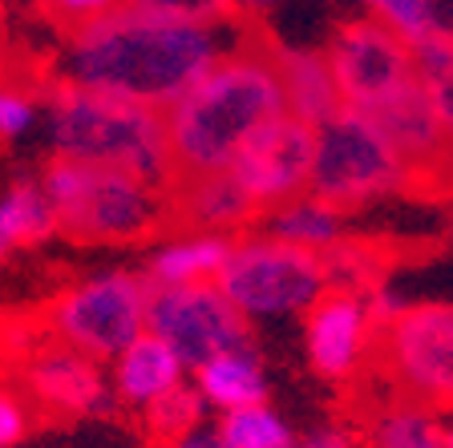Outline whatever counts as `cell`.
I'll return each instance as SVG.
<instances>
[{"label": "cell", "instance_id": "cell-10", "mask_svg": "<svg viewBox=\"0 0 453 448\" xmlns=\"http://www.w3.org/2000/svg\"><path fill=\"white\" fill-rule=\"evenodd\" d=\"M146 331L170 344L187 372L235 347H251V319L226 299L219 283H190V287H154Z\"/></svg>", "mask_w": 453, "mask_h": 448}, {"label": "cell", "instance_id": "cell-7", "mask_svg": "<svg viewBox=\"0 0 453 448\" xmlns=\"http://www.w3.org/2000/svg\"><path fill=\"white\" fill-rule=\"evenodd\" d=\"M150 295L154 283L146 279V271H126V267L94 271L49 303L41 327L57 344L113 364L134 339L146 336Z\"/></svg>", "mask_w": 453, "mask_h": 448}, {"label": "cell", "instance_id": "cell-25", "mask_svg": "<svg viewBox=\"0 0 453 448\" xmlns=\"http://www.w3.org/2000/svg\"><path fill=\"white\" fill-rule=\"evenodd\" d=\"M138 9L162 12L174 20H198V25H235V0H130Z\"/></svg>", "mask_w": 453, "mask_h": 448}, {"label": "cell", "instance_id": "cell-4", "mask_svg": "<svg viewBox=\"0 0 453 448\" xmlns=\"http://www.w3.org/2000/svg\"><path fill=\"white\" fill-rule=\"evenodd\" d=\"M41 186L53 202L57 234L73 243L122 247L170 226L166 190L122 170L49 158L41 170Z\"/></svg>", "mask_w": 453, "mask_h": 448}, {"label": "cell", "instance_id": "cell-3", "mask_svg": "<svg viewBox=\"0 0 453 448\" xmlns=\"http://www.w3.org/2000/svg\"><path fill=\"white\" fill-rule=\"evenodd\" d=\"M41 110H45L41 138H45L49 158L122 170L170 190L174 162H170L166 113L94 94V89H77L65 81L49 85Z\"/></svg>", "mask_w": 453, "mask_h": 448}, {"label": "cell", "instance_id": "cell-22", "mask_svg": "<svg viewBox=\"0 0 453 448\" xmlns=\"http://www.w3.org/2000/svg\"><path fill=\"white\" fill-rule=\"evenodd\" d=\"M215 429L231 448H296V429L283 421V412L272 404H251V408L215 416Z\"/></svg>", "mask_w": 453, "mask_h": 448}, {"label": "cell", "instance_id": "cell-27", "mask_svg": "<svg viewBox=\"0 0 453 448\" xmlns=\"http://www.w3.org/2000/svg\"><path fill=\"white\" fill-rule=\"evenodd\" d=\"M417 45H441L453 49V0H421V17H417Z\"/></svg>", "mask_w": 453, "mask_h": 448}, {"label": "cell", "instance_id": "cell-8", "mask_svg": "<svg viewBox=\"0 0 453 448\" xmlns=\"http://www.w3.org/2000/svg\"><path fill=\"white\" fill-rule=\"evenodd\" d=\"M372 380L396 396L453 416V303L409 299L380 323Z\"/></svg>", "mask_w": 453, "mask_h": 448}, {"label": "cell", "instance_id": "cell-24", "mask_svg": "<svg viewBox=\"0 0 453 448\" xmlns=\"http://www.w3.org/2000/svg\"><path fill=\"white\" fill-rule=\"evenodd\" d=\"M417 65H421L425 89H429V102H434V113L441 122L445 138L453 146V49L441 45H417Z\"/></svg>", "mask_w": 453, "mask_h": 448}, {"label": "cell", "instance_id": "cell-28", "mask_svg": "<svg viewBox=\"0 0 453 448\" xmlns=\"http://www.w3.org/2000/svg\"><path fill=\"white\" fill-rule=\"evenodd\" d=\"M33 429V404L20 392L0 388V448H17Z\"/></svg>", "mask_w": 453, "mask_h": 448}, {"label": "cell", "instance_id": "cell-23", "mask_svg": "<svg viewBox=\"0 0 453 448\" xmlns=\"http://www.w3.org/2000/svg\"><path fill=\"white\" fill-rule=\"evenodd\" d=\"M207 416H211V412H207V404H203V396H198V388L187 380L182 388H174L166 400L154 404V408L142 416V424H146V437L154 440V448H162L166 440H174V437H182V432L198 429Z\"/></svg>", "mask_w": 453, "mask_h": 448}, {"label": "cell", "instance_id": "cell-20", "mask_svg": "<svg viewBox=\"0 0 453 448\" xmlns=\"http://www.w3.org/2000/svg\"><path fill=\"white\" fill-rule=\"evenodd\" d=\"M259 226L267 234H275V239H283V243L303 247L311 254H328L340 243H349V210H340V206L324 202L316 194H300L292 202L267 210L259 218Z\"/></svg>", "mask_w": 453, "mask_h": 448}, {"label": "cell", "instance_id": "cell-11", "mask_svg": "<svg viewBox=\"0 0 453 448\" xmlns=\"http://www.w3.org/2000/svg\"><path fill=\"white\" fill-rule=\"evenodd\" d=\"M20 396L49 421H110L118 412L110 364L57 339L20 352Z\"/></svg>", "mask_w": 453, "mask_h": 448}, {"label": "cell", "instance_id": "cell-1", "mask_svg": "<svg viewBox=\"0 0 453 448\" xmlns=\"http://www.w3.org/2000/svg\"><path fill=\"white\" fill-rule=\"evenodd\" d=\"M239 33L243 20L198 25V20H174L122 0L102 17L65 28L53 73L57 81L77 89H94L166 113L235 45Z\"/></svg>", "mask_w": 453, "mask_h": 448}, {"label": "cell", "instance_id": "cell-6", "mask_svg": "<svg viewBox=\"0 0 453 448\" xmlns=\"http://www.w3.org/2000/svg\"><path fill=\"white\" fill-rule=\"evenodd\" d=\"M215 283L251 323L308 315L332 291L324 254L283 243L267 231L235 239V247L226 254V267L219 271Z\"/></svg>", "mask_w": 453, "mask_h": 448}, {"label": "cell", "instance_id": "cell-9", "mask_svg": "<svg viewBox=\"0 0 453 448\" xmlns=\"http://www.w3.org/2000/svg\"><path fill=\"white\" fill-rule=\"evenodd\" d=\"M324 57L336 77L340 102L349 110L377 113L413 85H421V65L417 49L409 45L396 28H388L377 17H352L340 20L328 33Z\"/></svg>", "mask_w": 453, "mask_h": 448}, {"label": "cell", "instance_id": "cell-15", "mask_svg": "<svg viewBox=\"0 0 453 448\" xmlns=\"http://www.w3.org/2000/svg\"><path fill=\"white\" fill-rule=\"evenodd\" d=\"M187 376H190L187 364H182L179 355L170 352V344H162L154 331L138 336L110 364V380H113L118 408L134 412V416H146L158 400H166L174 388H182Z\"/></svg>", "mask_w": 453, "mask_h": 448}, {"label": "cell", "instance_id": "cell-26", "mask_svg": "<svg viewBox=\"0 0 453 448\" xmlns=\"http://www.w3.org/2000/svg\"><path fill=\"white\" fill-rule=\"evenodd\" d=\"M25 4L37 9L41 17H49L53 25L73 28V25H85V20L110 12L113 4H122V0H25Z\"/></svg>", "mask_w": 453, "mask_h": 448}, {"label": "cell", "instance_id": "cell-32", "mask_svg": "<svg viewBox=\"0 0 453 448\" xmlns=\"http://www.w3.org/2000/svg\"><path fill=\"white\" fill-rule=\"evenodd\" d=\"M445 231H449V243H453V215H449V226H445Z\"/></svg>", "mask_w": 453, "mask_h": 448}, {"label": "cell", "instance_id": "cell-17", "mask_svg": "<svg viewBox=\"0 0 453 448\" xmlns=\"http://www.w3.org/2000/svg\"><path fill=\"white\" fill-rule=\"evenodd\" d=\"M190 383L198 388L211 416H226V412L251 408V404H267V392H272L264 355H259L255 344L207 360L203 368L190 372Z\"/></svg>", "mask_w": 453, "mask_h": 448}, {"label": "cell", "instance_id": "cell-19", "mask_svg": "<svg viewBox=\"0 0 453 448\" xmlns=\"http://www.w3.org/2000/svg\"><path fill=\"white\" fill-rule=\"evenodd\" d=\"M235 239L231 234H207V231H182L166 243H158L146 254V279L154 287H190V283H215L226 267Z\"/></svg>", "mask_w": 453, "mask_h": 448}, {"label": "cell", "instance_id": "cell-2", "mask_svg": "<svg viewBox=\"0 0 453 448\" xmlns=\"http://www.w3.org/2000/svg\"><path fill=\"white\" fill-rule=\"evenodd\" d=\"M280 118H288V94L275 65V45L267 33L243 25L235 45L166 110L174 178L235 170L247 146Z\"/></svg>", "mask_w": 453, "mask_h": 448}, {"label": "cell", "instance_id": "cell-13", "mask_svg": "<svg viewBox=\"0 0 453 448\" xmlns=\"http://www.w3.org/2000/svg\"><path fill=\"white\" fill-rule=\"evenodd\" d=\"M311 149H316V130L288 113L264 138H255L251 146H247V154L235 162L231 174L239 178V186H243L247 194L255 198V206L267 215L275 206L308 194Z\"/></svg>", "mask_w": 453, "mask_h": 448}, {"label": "cell", "instance_id": "cell-18", "mask_svg": "<svg viewBox=\"0 0 453 448\" xmlns=\"http://www.w3.org/2000/svg\"><path fill=\"white\" fill-rule=\"evenodd\" d=\"M275 65H280V81H283V94H288V113L300 118L308 125H320L324 118L340 110V89H336V77H332V65L324 49L316 45H283L275 41Z\"/></svg>", "mask_w": 453, "mask_h": 448}, {"label": "cell", "instance_id": "cell-16", "mask_svg": "<svg viewBox=\"0 0 453 448\" xmlns=\"http://www.w3.org/2000/svg\"><path fill=\"white\" fill-rule=\"evenodd\" d=\"M360 444L365 448H445V416L393 388H372L360 400Z\"/></svg>", "mask_w": 453, "mask_h": 448}, {"label": "cell", "instance_id": "cell-5", "mask_svg": "<svg viewBox=\"0 0 453 448\" xmlns=\"http://www.w3.org/2000/svg\"><path fill=\"white\" fill-rule=\"evenodd\" d=\"M311 130H316V149H311L308 194L352 215V210L421 190V178L413 174L405 154L360 110L340 105L332 118H324Z\"/></svg>", "mask_w": 453, "mask_h": 448}, {"label": "cell", "instance_id": "cell-29", "mask_svg": "<svg viewBox=\"0 0 453 448\" xmlns=\"http://www.w3.org/2000/svg\"><path fill=\"white\" fill-rule=\"evenodd\" d=\"M162 448H231V444H226L223 432L215 429V421H203L198 429H190V432H182V437L166 440Z\"/></svg>", "mask_w": 453, "mask_h": 448}, {"label": "cell", "instance_id": "cell-14", "mask_svg": "<svg viewBox=\"0 0 453 448\" xmlns=\"http://www.w3.org/2000/svg\"><path fill=\"white\" fill-rule=\"evenodd\" d=\"M170 202V226L182 231H207V234H231L235 239L243 226L259 223L264 210L255 198L239 186V178L226 174H198V178H174L166 190Z\"/></svg>", "mask_w": 453, "mask_h": 448}, {"label": "cell", "instance_id": "cell-12", "mask_svg": "<svg viewBox=\"0 0 453 448\" xmlns=\"http://www.w3.org/2000/svg\"><path fill=\"white\" fill-rule=\"evenodd\" d=\"M380 319L368 291L332 287L303 315V355L311 372L328 383H365L377 368Z\"/></svg>", "mask_w": 453, "mask_h": 448}, {"label": "cell", "instance_id": "cell-30", "mask_svg": "<svg viewBox=\"0 0 453 448\" xmlns=\"http://www.w3.org/2000/svg\"><path fill=\"white\" fill-rule=\"evenodd\" d=\"M283 4H288V0H235V12H239V20H243V25H251V20L267 17V12L283 9Z\"/></svg>", "mask_w": 453, "mask_h": 448}, {"label": "cell", "instance_id": "cell-21", "mask_svg": "<svg viewBox=\"0 0 453 448\" xmlns=\"http://www.w3.org/2000/svg\"><path fill=\"white\" fill-rule=\"evenodd\" d=\"M57 234V215L41 174H20L0 186V259L17 247H33Z\"/></svg>", "mask_w": 453, "mask_h": 448}, {"label": "cell", "instance_id": "cell-31", "mask_svg": "<svg viewBox=\"0 0 453 448\" xmlns=\"http://www.w3.org/2000/svg\"><path fill=\"white\" fill-rule=\"evenodd\" d=\"M445 448H453V416H445Z\"/></svg>", "mask_w": 453, "mask_h": 448}]
</instances>
